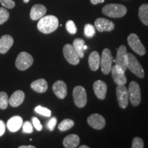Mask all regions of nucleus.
Listing matches in <instances>:
<instances>
[{"label":"nucleus","mask_w":148,"mask_h":148,"mask_svg":"<svg viewBox=\"0 0 148 148\" xmlns=\"http://www.w3.org/2000/svg\"><path fill=\"white\" fill-rule=\"evenodd\" d=\"M84 34L88 38H91L95 34V28L91 24H86L84 26Z\"/></svg>","instance_id":"cd10ccee"},{"label":"nucleus","mask_w":148,"mask_h":148,"mask_svg":"<svg viewBox=\"0 0 148 148\" xmlns=\"http://www.w3.org/2000/svg\"><path fill=\"white\" fill-rule=\"evenodd\" d=\"M5 132V124L2 120H0V136H3Z\"/></svg>","instance_id":"e433bc0d"},{"label":"nucleus","mask_w":148,"mask_h":148,"mask_svg":"<svg viewBox=\"0 0 148 148\" xmlns=\"http://www.w3.org/2000/svg\"><path fill=\"white\" fill-rule=\"evenodd\" d=\"M110 71L112 73L114 82L116 84L124 85L126 83L127 79L125 75V71H123L121 67L115 64L112 66Z\"/></svg>","instance_id":"f8f14e48"},{"label":"nucleus","mask_w":148,"mask_h":148,"mask_svg":"<svg viewBox=\"0 0 148 148\" xmlns=\"http://www.w3.org/2000/svg\"><path fill=\"white\" fill-rule=\"evenodd\" d=\"M8 97L5 92H0V109L5 110L8 105Z\"/></svg>","instance_id":"bb28decb"},{"label":"nucleus","mask_w":148,"mask_h":148,"mask_svg":"<svg viewBox=\"0 0 148 148\" xmlns=\"http://www.w3.org/2000/svg\"><path fill=\"white\" fill-rule=\"evenodd\" d=\"M31 88L34 91L40 92V93H42L47 91L48 88V84L47 81L45 79H38L34 80V82L31 83Z\"/></svg>","instance_id":"5701e85b"},{"label":"nucleus","mask_w":148,"mask_h":148,"mask_svg":"<svg viewBox=\"0 0 148 148\" xmlns=\"http://www.w3.org/2000/svg\"><path fill=\"white\" fill-rule=\"evenodd\" d=\"M32 121L35 128L36 129V130L38 131H41L42 130V125L39 121V119L36 116H33L32 118Z\"/></svg>","instance_id":"f704fd0d"},{"label":"nucleus","mask_w":148,"mask_h":148,"mask_svg":"<svg viewBox=\"0 0 148 148\" xmlns=\"http://www.w3.org/2000/svg\"><path fill=\"white\" fill-rule=\"evenodd\" d=\"M36 147L34 145H21L19 146L18 148H35Z\"/></svg>","instance_id":"58836bf2"},{"label":"nucleus","mask_w":148,"mask_h":148,"mask_svg":"<svg viewBox=\"0 0 148 148\" xmlns=\"http://www.w3.org/2000/svg\"><path fill=\"white\" fill-rule=\"evenodd\" d=\"M79 137L77 134H71L64 138L63 145L66 148H75L79 145Z\"/></svg>","instance_id":"4be33fe9"},{"label":"nucleus","mask_w":148,"mask_h":148,"mask_svg":"<svg viewBox=\"0 0 148 148\" xmlns=\"http://www.w3.org/2000/svg\"><path fill=\"white\" fill-rule=\"evenodd\" d=\"M115 63L116 65L119 66L123 69V71H126L127 69V52L126 47L122 45L117 49L116 53Z\"/></svg>","instance_id":"9b49d317"},{"label":"nucleus","mask_w":148,"mask_h":148,"mask_svg":"<svg viewBox=\"0 0 148 148\" xmlns=\"http://www.w3.org/2000/svg\"><path fill=\"white\" fill-rule=\"evenodd\" d=\"M24 99L25 93L21 90H16L8 99V103L12 107H18L23 102Z\"/></svg>","instance_id":"aec40b11"},{"label":"nucleus","mask_w":148,"mask_h":148,"mask_svg":"<svg viewBox=\"0 0 148 148\" xmlns=\"http://www.w3.org/2000/svg\"><path fill=\"white\" fill-rule=\"evenodd\" d=\"M144 142L143 140L140 137H134L132 140V148H143Z\"/></svg>","instance_id":"2f4dec72"},{"label":"nucleus","mask_w":148,"mask_h":148,"mask_svg":"<svg viewBox=\"0 0 148 148\" xmlns=\"http://www.w3.org/2000/svg\"><path fill=\"white\" fill-rule=\"evenodd\" d=\"M53 91L59 99H64L67 94V86L62 80L56 81L52 86Z\"/></svg>","instance_id":"dca6fc26"},{"label":"nucleus","mask_w":148,"mask_h":148,"mask_svg":"<svg viewBox=\"0 0 148 148\" xmlns=\"http://www.w3.org/2000/svg\"><path fill=\"white\" fill-rule=\"evenodd\" d=\"M57 123V119L56 117H52L51 119L48 121L47 123V127L50 131H53L54 130L56 125Z\"/></svg>","instance_id":"c9c22d12"},{"label":"nucleus","mask_w":148,"mask_h":148,"mask_svg":"<svg viewBox=\"0 0 148 148\" xmlns=\"http://www.w3.org/2000/svg\"><path fill=\"white\" fill-rule=\"evenodd\" d=\"M86 49H87V46L84 45V50H86Z\"/></svg>","instance_id":"79ce46f5"},{"label":"nucleus","mask_w":148,"mask_h":148,"mask_svg":"<svg viewBox=\"0 0 148 148\" xmlns=\"http://www.w3.org/2000/svg\"><path fill=\"white\" fill-rule=\"evenodd\" d=\"M87 122L90 127L95 130H101L106 125V120L99 114H92L87 118Z\"/></svg>","instance_id":"ddd939ff"},{"label":"nucleus","mask_w":148,"mask_h":148,"mask_svg":"<svg viewBox=\"0 0 148 148\" xmlns=\"http://www.w3.org/2000/svg\"><path fill=\"white\" fill-rule=\"evenodd\" d=\"M128 97L133 106H138L141 100V92L140 86L136 81H132L129 84Z\"/></svg>","instance_id":"20e7f679"},{"label":"nucleus","mask_w":148,"mask_h":148,"mask_svg":"<svg viewBox=\"0 0 148 148\" xmlns=\"http://www.w3.org/2000/svg\"><path fill=\"white\" fill-rule=\"evenodd\" d=\"M10 16L8 11L5 8H0V25H2L5 21H8Z\"/></svg>","instance_id":"c756f323"},{"label":"nucleus","mask_w":148,"mask_h":148,"mask_svg":"<svg viewBox=\"0 0 148 148\" xmlns=\"http://www.w3.org/2000/svg\"><path fill=\"white\" fill-rule=\"evenodd\" d=\"M112 64V56L111 51L108 48L104 49L101 53L100 65L101 71L105 75H108L111 71Z\"/></svg>","instance_id":"6e6552de"},{"label":"nucleus","mask_w":148,"mask_h":148,"mask_svg":"<svg viewBox=\"0 0 148 148\" xmlns=\"http://www.w3.org/2000/svg\"><path fill=\"white\" fill-rule=\"evenodd\" d=\"M138 16L140 21L144 25L148 26V4L144 3L140 6L138 9Z\"/></svg>","instance_id":"393cba45"},{"label":"nucleus","mask_w":148,"mask_h":148,"mask_svg":"<svg viewBox=\"0 0 148 148\" xmlns=\"http://www.w3.org/2000/svg\"><path fill=\"white\" fill-rule=\"evenodd\" d=\"M47 12V8L42 4H36L33 5L30 10V18L34 21L39 20L45 16Z\"/></svg>","instance_id":"f3484780"},{"label":"nucleus","mask_w":148,"mask_h":148,"mask_svg":"<svg viewBox=\"0 0 148 148\" xmlns=\"http://www.w3.org/2000/svg\"><path fill=\"white\" fill-rule=\"evenodd\" d=\"M63 54L66 60L71 64L77 65L79 62V57L71 44H66L64 46Z\"/></svg>","instance_id":"1a4fd4ad"},{"label":"nucleus","mask_w":148,"mask_h":148,"mask_svg":"<svg viewBox=\"0 0 148 148\" xmlns=\"http://www.w3.org/2000/svg\"><path fill=\"white\" fill-rule=\"evenodd\" d=\"M66 29L67 32L71 34H75L77 32V27L73 21L69 20L66 23Z\"/></svg>","instance_id":"7c9ffc66"},{"label":"nucleus","mask_w":148,"mask_h":148,"mask_svg":"<svg viewBox=\"0 0 148 148\" xmlns=\"http://www.w3.org/2000/svg\"><path fill=\"white\" fill-rule=\"evenodd\" d=\"M35 112H37L38 114H41L42 116H47V117H49V116H51V112L50 110L47 109V108H45V107H42L41 106H36L34 109Z\"/></svg>","instance_id":"c85d7f7f"},{"label":"nucleus","mask_w":148,"mask_h":148,"mask_svg":"<svg viewBox=\"0 0 148 148\" xmlns=\"http://www.w3.org/2000/svg\"><path fill=\"white\" fill-rule=\"evenodd\" d=\"M29 1V0H23V1L25 3H28Z\"/></svg>","instance_id":"a19ab883"},{"label":"nucleus","mask_w":148,"mask_h":148,"mask_svg":"<svg viewBox=\"0 0 148 148\" xmlns=\"http://www.w3.org/2000/svg\"><path fill=\"white\" fill-rule=\"evenodd\" d=\"M85 45L84 40L82 38H75L73 40V47L75 49L77 55L79 57V58H84V45Z\"/></svg>","instance_id":"b1692460"},{"label":"nucleus","mask_w":148,"mask_h":148,"mask_svg":"<svg viewBox=\"0 0 148 148\" xmlns=\"http://www.w3.org/2000/svg\"><path fill=\"white\" fill-rule=\"evenodd\" d=\"M34 62V59L32 55L25 51L19 53L15 61L16 67L18 70L25 71L30 67Z\"/></svg>","instance_id":"39448f33"},{"label":"nucleus","mask_w":148,"mask_h":148,"mask_svg":"<svg viewBox=\"0 0 148 148\" xmlns=\"http://www.w3.org/2000/svg\"><path fill=\"white\" fill-rule=\"evenodd\" d=\"M59 25L58 18L53 15L42 16L38 21L37 28L43 34H50L56 30Z\"/></svg>","instance_id":"f257e3e1"},{"label":"nucleus","mask_w":148,"mask_h":148,"mask_svg":"<svg viewBox=\"0 0 148 148\" xmlns=\"http://www.w3.org/2000/svg\"><path fill=\"white\" fill-rule=\"evenodd\" d=\"M14 43V39L10 35H3L0 38V53H5Z\"/></svg>","instance_id":"a211bd4d"},{"label":"nucleus","mask_w":148,"mask_h":148,"mask_svg":"<svg viewBox=\"0 0 148 148\" xmlns=\"http://www.w3.org/2000/svg\"><path fill=\"white\" fill-rule=\"evenodd\" d=\"M0 3L5 8L12 9L15 6V2L12 0H0Z\"/></svg>","instance_id":"72a5a7b5"},{"label":"nucleus","mask_w":148,"mask_h":148,"mask_svg":"<svg viewBox=\"0 0 148 148\" xmlns=\"http://www.w3.org/2000/svg\"><path fill=\"white\" fill-rule=\"evenodd\" d=\"M95 27L100 32H111L114 28V24L105 18H97L95 21Z\"/></svg>","instance_id":"4468645a"},{"label":"nucleus","mask_w":148,"mask_h":148,"mask_svg":"<svg viewBox=\"0 0 148 148\" xmlns=\"http://www.w3.org/2000/svg\"><path fill=\"white\" fill-rule=\"evenodd\" d=\"M116 94L119 106L125 109L128 105V90L124 85H118L116 88Z\"/></svg>","instance_id":"9d476101"},{"label":"nucleus","mask_w":148,"mask_h":148,"mask_svg":"<svg viewBox=\"0 0 148 148\" xmlns=\"http://www.w3.org/2000/svg\"><path fill=\"white\" fill-rule=\"evenodd\" d=\"M127 69L140 78H143L145 76V71L143 66L136 57L131 53H127Z\"/></svg>","instance_id":"7ed1b4c3"},{"label":"nucleus","mask_w":148,"mask_h":148,"mask_svg":"<svg viewBox=\"0 0 148 148\" xmlns=\"http://www.w3.org/2000/svg\"><path fill=\"white\" fill-rule=\"evenodd\" d=\"M23 119L20 116H14L7 122V127L10 132H16L22 127Z\"/></svg>","instance_id":"6ab92c4d"},{"label":"nucleus","mask_w":148,"mask_h":148,"mask_svg":"<svg viewBox=\"0 0 148 148\" xmlns=\"http://www.w3.org/2000/svg\"><path fill=\"white\" fill-rule=\"evenodd\" d=\"M79 148H89L88 145H81L79 147Z\"/></svg>","instance_id":"ea45409f"},{"label":"nucleus","mask_w":148,"mask_h":148,"mask_svg":"<svg viewBox=\"0 0 148 148\" xmlns=\"http://www.w3.org/2000/svg\"><path fill=\"white\" fill-rule=\"evenodd\" d=\"M90 3L93 5H96L97 3H101L104 2L105 0H90Z\"/></svg>","instance_id":"4c0bfd02"},{"label":"nucleus","mask_w":148,"mask_h":148,"mask_svg":"<svg viewBox=\"0 0 148 148\" xmlns=\"http://www.w3.org/2000/svg\"><path fill=\"white\" fill-rule=\"evenodd\" d=\"M23 127V132L27 133V134H31L33 132V126L31 122L28 121L24 122L22 125Z\"/></svg>","instance_id":"473e14b6"},{"label":"nucleus","mask_w":148,"mask_h":148,"mask_svg":"<svg viewBox=\"0 0 148 148\" xmlns=\"http://www.w3.org/2000/svg\"><path fill=\"white\" fill-rule=\"evenodd\" d=\"M74 125V121L72 119H65L63 121L60 122L58 125V129L60 131H66L69 130Z\"/></svg>","instance_id":"a878e982"},{"label":"nucleus","mask_w":148,"mask_h":148,"mask_svg":"<svg viewBox=\"0 0 148 148\" xmlns=\"http://www.w3.org/2000/svg\"><path fill=\"white\" fill-rule=\"evenodd\" d=\"M127 43L131 49L140 56H143L145 54L146 49L144 45L140 42L138 36L134 33H132L127 36Z\"/></svg>","instance_id":"0eeeda50"},{"label":"nucleus","mask_w":148,"mask_h":148,"mask_svg":"<svg viewBox=\"0 0 148 148\" xmlns=\"http://www.w3.org/2000/svg\"><path fill=\"white\" fill-rule=\"evenodd\" d=\"M102 13L112 18H121L127 13L125 5L118 3H109L103 7Z\"/></svg>","instance_id":"f03ea898"},{"label":"nucleus","mask_w":148,"mask_h":148,"mask_svg":"<svg viewBox=\"0 0 148 148\" xmlns=\"http://www.w3.org/2000/svg\"><path fill=\"white\" fill-rule=\"evenodd\" d=\"M73 97L75 106L83 108L87 102V95L85 88L82 86H77L73 90Z\"/></svg>","instance_id":"423d86ee"},{"label":"nucleus","mask_w":148,"mask_h":148,"mask_svg":"<svg viewBox=\"0 0 148 148\" xmlns=\"http://www.w3.org/2000/svg\"><path fill=\"white\" fill-rule=\"evenodd\" d=\"M88 65L90 69L96 71L100 66V56L97 51H94L90 53L88 56Z\"/></svg>","instance_id":"412c9836"},{"label":"nucleus","mask_w":148,"mask_h":148,"mask_svg":"<svg viewBox=\"0 0 148 148\" xmlns=\"http://www.w3.org/2000/svg\"><path fill=\"white\" fill-rule=\"evenodd\" d=\"M92 86H93L94 92L98 99L101 100L104 99L107 92V85L106 83L99 79L95 81Z\"/></svg>","instance_id":"2eb2a0df"}]
</instances>
